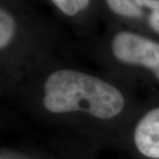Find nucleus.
<instances>
[{"mask_svg":"<svg viewBox=\"0 0 159 159\" xmlns=\"http://www.w3.org/2000/svg\"><path fill=\"white\" fill-rule=\"evenodd\" d=\"M114 56L120 62L142 65L159 79V43L130 32H120L112 42Z\"/></svg>","mask_w":159,"mask_h":159,"instance_id":"obj_2","label":"nucleus"},{"mask_svg":"<svg viewBox=\"0 0 159 159\" xmlns=\"http://www.w3.org/2000/svg\"><path fill=\"white\" fill-rule=\"evenodd\" d=\"M134 143L145 156L159 159V108L149 111L138 123Z\"/></svg>","mask_w":159,"mask_h":159,"instance_id":"obj_3","label":"nucleus"},{"mask_svg":"<svg viewBox=\"0 0 159 159\" xmlns=\"http://www.w3.org/2000/svg\"><path fill=\"white\" fill-rule=\"evenodd\" d=\"M112 11L121 16L141 18L148 16V22L159 33V0H106Z\"/></svg>","mask_w":159,"mask_h":159,"instance_id":"obj_4","label":"nucleus"},{"mask_svg":"<svg viewBox=\"0 0 159 159\" xmlns=\"http://www.w3.org/2000/svg\"><path fill=\"white\" fill-rule=\"evenodd\" d=\"M43 104L52 113L83 111L109 119L122 111L124 98L112 84L79 71L62 69L47 78Z\"/></svg>","mask_w":159,"mask_h":159,"instance_id":"obj_1","label":"nucleus"},{"mask_svg":"<svg viewBox=\"0 0 159 159\" xmlns=\"http://www.w3.org/2000/svg\"><path fill=\"white\" fill-rule=\"evenodd\" d=\"M16 32V22L12 16L0 7V49L9 44Z\"/></svg>","mask_w":159,"mask_h":159,"instance_id":"obj_5","label":"nucleus"},{"mask_svg":"<svg viewBox=\"0 0 159 159\" xmlns=\"http://www.w3.org/2000/svg\"><path fill=\"white\" fill-rule=\"evenodd\" d=\"M67 16H75L80 11L86 8L89 0H52Z\"/></svg>","mask_w":159,"mask_h":159,"instance_id":"obj_6","label":"nucleus"}]
</instances>
